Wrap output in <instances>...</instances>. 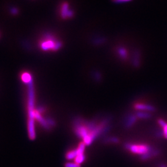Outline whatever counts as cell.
<instances>
[{
  "label": "cell",
  "instance_id": "12",
  "mask_svg": "<svg viewBox=\"0 0 167 167\" xmlns=\"http://www.w3.org/2000/svg\"><path fill=\"white\" fill-rule=\"evenodd\" d=\"M105 142L106 143H112V144H118L119 143L120 140L118 138L116 137H109L105 139Z\"/></svg>",
  "mask_w": 167,
  "mask_h": 167
},
{
  "label": "cell",
  "instance_id": "1",
  "mask_svg": "<svg viewBox=\"0 0 167 167\" xmlns=\"http://www.w3.org/2000/svg\"><path fill=\"white\" fill-rule=\"evenodd\" d=\"M28 121H35V91L33 80L28 84Z\"/></svg>",
  "mask_w": 167,
  "mask_h": 167
},
{
  "label": "cell",
  "instance_id": "17",
  "mask_svg": "<svg viewBox=\"0 0 167 167\" xmlns=\"http://www.w3.org/2000/svg\"><path fill=\"white\" fill-rule=\"evenodd\" d=\"M158 124H159L161 126L162 128H164L165 126L167 124V123H166V122L164 120H163L162 119L158 120Z\"/></svg>",
  "mask_w": 167,
  "mask_h": 167
},
{
  "label": "cell",
  "instance_id": "9",
  "mask_svg": "<svg viewBox=\"0 0 167 167\" xmlns=\"http://www.w3.org/2000/svg\"><path fill=\"white\" fill-rule=\"evenodd\" d=\"M78 155H79L78 152H77V149H76L68 152L66 155V158L68 160H74L76 157L78 156Z\"/></svg>",
  "mask_w": 167,
  "mask_h": 167
},
{
  "label": "cell",
  "instance_id": "16",
  "mask_svg": "<svg viewBox=\"0 0 167 167\" xmlns=\"http://www.w3.org/2000/svg\"><path fill=\"white\" fill-rule=\"evenodd\" d=\"M35 111L41 114L42 113L45 111V108L43 106H38V107L35 108Z\"/></svg>",
  "mask_w": 167,
  "mask_h": 167
},
{
  "label": "cell",
  "instance_id": "6",
  "mask_svg": "<svg viewBox=\"0 0 167 167\" xmlns=\"http://www.w3.org/2000/svg\"><path fill=\"white\" fill-rule=\"evenodd\" d=\"M73 14H74L73 12L69 9V6L68 3H63L62 6V11H61L62 17L64 19H66L67 18H71L73 16Z\"/></svg>",
  "mask_w": 167,
  "mask_h": 167
},
{
  "label": "cell",
  "instance_id": "3",
  "mask_svg": "<svg viewBox=\"0 0 167 167\" xmlns=\"http://www.w3.org/2000/svg\"><path fill=\"white\" fill-rule=\"evenodd\" d=\"M62 47V43L59 42H55L52 39H47L45 40L41 44V48L43 50H57Z\"/></svg>",
  "mask_w": 167,
  "mask_h": 167
},
{
  "label": "cell",
  "instance_id": "2",
  "mask_svg": "<svg viewBox=\"0 0 167 167\" xmlns=\"http://www.w3.org/2000/svg\"><path fill=\"white\" fill-rule=\"evenodd\" d=\"M124 148L133 153L142 156L152 151L153 149L147 144H137L132 143L124 144Z\"/></svg>",
  "mask_w": 167,
  "mask_h": 167
},
{
  "label": "cell",
  "instance_id": "18",
  "mask_svg": "<svg viewBox=\"0 0 167 167\" xmlns=\"http://www.w3.org/2000/svg\"><path fill=\"white\" fill-rule=\"evenodd\" d=\"M162 136H164L165 139H167V124L165 126L164 128H163L162 130Z\"/></svg>",
  "mask_w": 167,
  "mask_h": 167
},
{
  "label": "cell",
  "instance_id": "4",
  "mask_svg": "<svg viewBox=\"0 0 167 167\" xmlns=\"http://www.w3.org/2000/svg\"><path fill=\"white\" fill-rule=\"evenodd\" d=\"M134 108L136 110L139 111H147L154 112L156 111V108L151 105H149L144 103H136L134 105Z\"/></svg>",
  "mask_w": 167,
  "mask_h": 167
},
{
  "label": "cell",
  "instance_id": "15",
  "mask_svg": "<svg viewBox=\"0 0 167 167\" xmlns=\"http://www.w3.org/2000/svg\"><path fill=\"white\" fill-rule=\"evenodd\" d=\"M64 166L65 167H80V165L76 162H68Z\"/></svg>",
  "mask_w": 167,
  "mask_h": 167
},
{
  "label": "cell",
  "instance_id": "13",
  "mask_svg": "<svg viewBox=\"0 0 167 167\" xmlns=\"http://www.w3.org/2000/svg\"><path fill=\"white\" fill-rule=\"evenodd\" d=\"M85 160V156L84 153L83 154H80L77 156L76 158L74 159L75 162L76 164H78L79 165H80L82 163H83L84 162V160Z\"/></svg>",
  "mask_w": 167,
  "mask_h": 167
},
{
  "label": "cell",
  "instance_id": "14",
  "mask_svg": "<svg viewBox=\"0 0 167 167\" xmlns=\"http://www.w3.org/2000/svg\"><path fill=\"white\" fill-rule=\"evenodd\" d=\"M46 120H47V123H48V125L50 126V127L51 128V127H55V126H56V122H55V121L53 119V118H50V117H47V118H46Z\"/></svg>",
  "mask_w": 167,
  "mask_h": 167
},
{
  "label": "cell",
  "instance_id": "10",
  "mask_svg": "<svg viewBox=\"0 0 167 167\" xmlns=\"http://www.w3.org/2000/svg\"><path fill=\"white\" fill-rule=\"evenodd\" d=\"M21 79L23 82L26 84H28L32 80V76L28 72H24L21 76Z\"/></svg>",
  "mask_w": 167,
  "mask_h": 167
},
{
  "label": "cell",
  "instance_id": "21",
  "mask_svg": "<svg viewBox=\"0 0 167 167\" xmlns=\"http://www.w3.org/2000/svg\"><path fill=\"white\" fill-rule=\"evenodd\" d=\"M160 167H167V166H166V165H165V164H161L160 166Z\"/></svg>",
  "mask_w": 167,
  "mask_h": 167
},
{
  "label": "cell",
  "instance_id": "11",
  "mask_svg": "<svg viewBox=\"0 0 167 167\" xmlns=\"http://www.w3.org/2000/svg\"><path fill=\"white\" fill-rule=\"evenodd\" d=\"M136 116L137 118L139 119H149L151 117V115L147 112H137L136 113Z\"/></svg>",
  "mask_w": 167,
  "mask_h": 167
},
{
  "label": "cell",
  "instance_id": "19",
  "mask_svg": "<svg viewBox=\"0 0 167 167\" xmlns=\"http://www.w3.org/2000/svg\"><path fill=\"white\" fill-rule=\"evenodd\" d=\"M114 1H115V2H118V3H120V2H126V1H131V0H113Z\"/></svg>",
  "mask_w": 167,
  "mask_h": 167
},
{
  "label": "cell",
  "instance_id": "8",
  "mask_svg": "<svg viewBox=\"0 0 167 167\" xmlns=\"http://www.w3.org/2000/svg\"><path fill=\"white\" fill-rule=\"evenodd\" d=\"M137 118L136 117V115H130L127 118L125 123V127L126 128H130L135 124L136 121L137 120Z\"/></svg>",
  "mask_w": 167,
  "mask_h": 167
},
{
  "label": "cell",
  "instance_id": "7",
  "mask_svg": "<svg viewBox=\"0 0 167 167\" xmlns=\"http://www.w3.org/2000/svg\"><path fill=\"white\" fill-rule=\"evenodd\" d=\"M160 152L158 150L153 149L151 152H150L146 153V154H144V155H142V156H141L140 158H141V160L142 161L147 160L150 159V158H152V157L158 156V155L160 154Z\"/></svg>",
  "mask_w": 167,
  "mask_h": 167
},
{
  "label": "cell",
  "instance_id": "5",
  "mask_svg": "<svg viewBox=\"0 0 167 167\" xmlns=\"http://www.w3.org/2000/svg\"><path fill=\"white\" fill-rule=\"evenodd\" d=\"M35 119L41 124V126L45 129L46 130L51 129V127L48 125L46 119L44 118L41 115V114L36 111L35 112Z\"/></svg>",
  "mask_w": 167,
  "mask_h": 167
},
{
  "label": "cell",
  "instance_id": "20",
  "mask_svg": "<svg viewBox=\"0 0 167 167\" xmlns=\"http://www.w3.org/2000/svg\"><path fill=\"white\" fill-rule=\"evenodd\" d=\"M12 13H13L14 14H16L18 13V11L16 9H12Z\"/></svg>",
  "mask_w": 167,
  "mask_h": 167
}]
</instances>
